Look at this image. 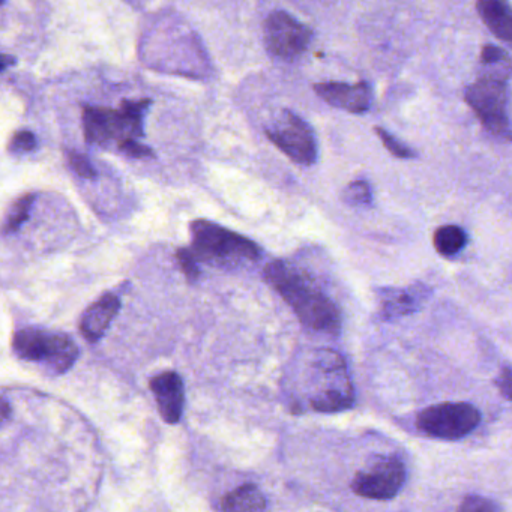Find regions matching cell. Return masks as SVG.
Here are the masks:
<instances>
[{
	"instance_id": "8992f818",
	"label": "cell",
	"mask_w": 512,
	"mask_h": 512,
	"mask_svg": "<svg viewBox=\"0 0 512 512\" xmlns=\"http://www.w3.org/2000/svg\"><path fill=\"white\" fill-rule=\"evenodd\" d=\"M506 83L508 82L479 76L475 83L467 86L464 100L493 136L511 142L512 124L508 110L509 89Z\"/></svg>"
},
{
	"instance_id": "e0dca14e",
	"label": "cell",
	"mask_w": 512,
	"mask_h": 512,
	"mask_svg": "<svg viewBox=\"0 0 512 512\" xmlns=\"http://www.w3.org/2000/svg\"><path fill=\"white\" fill-rule=\"evenodd\" d=\"M481 76L508 82L512 77V59L505 50L488 44L481 52Z\"/></svg>"
},
{
	"instance_id": "4fadbf2b",
	"label": "cell",
	"mask_w": 512,
	"mask_h": 512,
	"mask_svg": "<svg viewBox=\"0 0 512 512\" xmlns=\"http://www.w3.org/2000/svg\"><path fill=\"white\" fill-rule=\"evenodd\" d=\"M121 310V299L115 293H104L83 314L80 331L83 337L91 343H97L103 338L107 329L112 325Z\"/></svg>"
},
{
	"instance_id": "4316f807",
	"label": "cell",
	"mask_w": 512,
	"mask_h": 512,
	"mask_svg": "<svg viewBox=\"0 0 512 512\" xmlns=\"http://www.w3.org/2000/svg\"><path fill=\"white\" fill-rule=\"evenodd\" d=\"M496 386L499 388L500 394L506 400L512 401V367L511 365H503L500 370L499 377L496 379Z\"/></svg>"
},
{
	"instance_id": "603a6c76",
	"label": "cell",
	"mask_w": 512,
	"mask_h": 512,
	"mask_svg": "<svg viewBox=\"0 0 512 512\" xmlns=\"http://www.w3.org/2000/svg\"><path fill=\"white\" fill-rule=\"evenodd\" d=\"M176 259H178L179 268L184 272L187 280L190 281V283H196L200 278V269L193 251H191L190 248H181V250H178V253H176Z\"/></svg>"
},
{
	"instance_id": "277c9868",
	"label": "cell",
	"mask_w": 512,
	"mask_h": 512,
	"mask_svg": "<svg viewBox=\"0 0 512 512\" xmlns=\"http://www.w3.org/2000/svg\"><path fill=\"white\" fill-rule=\"evenodd\" d=\"M151 103V100L124 101L118 110L83 107L82 122L86 142L106 145L112 140L121 143L128 139H139L145 134L143 119Z\"/></svg>"
},
{
	"instance_id": "2e32d148",
	"label": "cell",
	"mask_w": 512,
	"mask_h": 512,
	"mask_svg": "<svg viewBox=\"0 0 512 512\" xmlns=\"http://www.w3.org/2000/svg\"><path fill=\"white\" fill-rule=\"evenodd\" d=\"M221 508L224 512H265L266 499L256 485L245 484L227 493Z\"/></svg>"
},
{
	"instance_id": "9a60e30c",
	"label": "cell",
	"mask_w": 512,
	"mask_h": 512,
	"mask_svg": "<svg viewBox=\"0 0 512 512\" xmlns=\"http://www.w3.org/2000/svg\"><path fill=\"white\" fill-rule=\"evenodd\" d=\"M479 17L503 43L512 47V7L500 0H482L476 4Z\"/></svg>"
},
{
	"instance_id": "ba28073f",
	"label": "cell",
	"mask_w": 512,
	"mask_h": 512,
	"mask_svg": "<svg viewBox=\"0 0 512 512\" xmlns=\"http://www.w3.org/2000/svg\"><path fill=\"white\" fill-rule=\"evenodd\" d=\"M406 482V466L398 455H376L359 470L352 481L358 496L371 500H389L398 496Z\"/></svg>"
},
{
	"instance_id": "d4e9b609",
	"label": "cell",
	"mask_w": 512,
	"mask_h": 512,
	"mask_svg": "<svg viewBox=\"0 0 512 512\" xmlns=\"http://www.w3.org/2000/svg\"><path fill=\"white\" fill-rule=\"evenodd\" d=\"M37 148V137L32 131H17L11 139L10 151L14 154H28Z\"/></svg>"
},
{
	"instance_id": "d6986e66",
	"label": "cell",
	"mask_w": 512,
	"mask_h": 512,
	"mask_svg": "<svg viewBox=\"0 0 512 512\" xmlns=\"http://www.w3.org/2000/svg\"><path fill=\"white\" fill-rule=\"evenodd\" d=\"M35 196L34 194H26V196L20 197L14 205L11 206L8 211L7 218L4 223L5 235H11L16 233L23 224L28 221L29 215H31L32 206H34Z\"/></svg>"
},
{
	"instance_id": "5b68a950",
	"label": "cell",
	"mask_w": 512,
	"mask_h": 512,
	"mask_svg": "<svg viewBox=\"0 0 512 512\" xmlns=\"http://www.w3.org/2000/svg\"><path fill=\"white\" fill-rule=\"evenodd\" d=\"M13 349L19 358L37 362L52 374H64L79 358V347L70 335L38 328L20 329Z\"/></svg>"
},
{
	"instance_id": "44dd1931",
	"label": "cell",
	"mask_w": 512,
	"mask_h": 512,
	"mask_svg": "<svg viewBox=\"0 0 512 512\" xmlns=\"http://www.w3.org/2000/svg\"><path fill=\"white\" fill-rule=\"evenodd\" d=\"M374 131H376L377 137L382 140L383 146H385L394 157L401 158V160H412V158H415V151L410 149L409 146L404 145L401 140H398L394 134L389 133L385 128L376 127Z\"/></svg>"
},
{
	"instance_id": "9c48e42d",
	"label": "cell",
	"mask_w": 512,
	"mask_h": 512,
	"mask_svg": "<svg viewBox=\"0 0 512 512\" xmlns=\"http://www.w3.org/2000/svg\"><path fill=\"white\" fill-rule=\"evenodd\" d=\"M268 139L299 166H313L317 161V142L304 119L284 110L277 122L266 128Z\"/></svg>"
},
{
	"instance_id": "30bf717a",
	"label": "cell",
	"mask_w": 512,
	"mask_h": 512,
	"mask_svg": "<svg viewBox=\"0 0 512 512\" xmlns=\"http://www.w3.org/2000/svg\"><path fill=\"white\" fill-rule=\"evenodd\" d=\"M313 32L286 11H274L265 22V44L275 58L292 59L304 55Z\"/></svg>"
},
{
	"instance_id": "5bb4252c",
	"label": "cell",
	"mask_w": 512,
	"mask_h": 512,
	"mask_svg": "<svg viewBox=\"0 0 512 512\" xmlns=\"http://www.w3.org/2000/svg\"><path fill=\"white\" fill-rule=\"evenodd\" d=\"M427 298L424 286L406 287V289L383 290L380 293V316L385 320L400 319L415 313Z\"/></svg>"
},
{
	"instance_id": "7c38bea8",
	"label": "cell",
	"mask_w": 512,
	"mask_h": 512,
	"mask_svg": "<svg viewBox=\"0 0 512 512\" xmlns=\"http://www.w3.org/2000/svg\"><path fill=\"white\" fill-rule=\"evenodd\" d=\"M151 391L158 410L167 424H176L184 413L185 391L181 376L175 371H164L151 379Z\"/></svg>"
},
{
	"instance_id": "484cf974",
	"label": "cell",
	"mask_w": 512,
	"mask_h": 512,
	"mask_svg": "<svg viewBox=\"0 0 512 512\" xmlns=\"http://www.w3.org/2000/svg\"><path fill=\"white\" fill-rule=\"evenodd\" d=\"M119 149L124 152L128 157L137 158V160H142V158H154V151L148 146L140 145L137 140L128 139L124 140V142L118 143Z\"/></svg>"
},
{
	"instance_id": "7402d4cb",
	"label": "cell",
	"mask_w": 512,
	"mask_h": 512,
	"mask_svg": "<svg viewBox=\"0 0 512 512\" xmlns=\"http://www.w3.org/2000/svg\"><path fill=\"white\" fill-rule=\"evenodd\" d=\"M67 160L70 163L71 169L76 172L83 179L97 178V170L92 166L91 160L85 154H80L77 151H68Z\"/></svg>"
},
{
	"instance_id": "7a4b0ae2",
	"label": "cell",
	"mask_w": 512,
	"mask_h": 512,
	"mask_svg": "<svg viewBox=\"0 0 512 512\" xmlns=\"http://www.w3.org/2000/svg\"><path fill=\"white\" fill-rule=\"evenodd\" d=\"M190 233L193 239L190 250L197 262L232 269L262 259V248L256 242L220 224L196 220L191 223Z\"/></svg>"
},
{
	"instance_id": "cb8c5ba5",
	"label": "cell",
	"mask_w": 512,
	"mask_h": 512,
	"mask_svg": "<svg viewBox=\"0 0 512 512\" xmlns=\"http://www.w3.org/2000/svg\"><path fill=\"white\" fill-rule=\"evenodd\" d=\"M458 512H499V506L488 497L467 496L461 502Z\"/></svg>"
},
{
	"instance_id": "8fae6325",
	"label": "cell",
	"mask_w": 512,
	"mask_h": 512,
	"mask_svg": "<svg viewBox=\"0 0 512 512\" xmlns=\"http://www.w3.org/2000/svg\"><path fill=\"white\" fill-rule=\"evenodd\" d=\"M314 91L329 106L355 113V115L368 112L373 103V92L370 85L365 82L355 83V85L338 82L317 83L314 85Z\"/></svg>"
},
{
	"instance_id": "6da1fadb",
	"label": "cell",
	"mask_w": 512,
	"mask_h": 512,
	"mask_svg": "<svg viewBox=\"0 0 512 512\" xmlns=\"http://www.w3.org/2000/svg\"><path fill=\"white\" fill-rule=\"evenodd\" d=\"M263 275L266 283L292 307L302 325L325 334L340 332V310L322 290L314 287L304 272L283 260H274L266 266Z\"/></svg>"
},
{
	"instance_id": "ffe728a7",
	"label": "cell",
	"mask_w": 512,
	"mask_h": 512,
	"mask_svg": "<svg viewBox=\"0 0 512 512\" xmlns=\"http://www.w3.org/2000/svg\"><path fill=\"white\" fill-rule=\"evenodd\" d=\"M343 199L349 205L368 208L373 205V190L367 181H353L344 190Z\"/></svg>"
},
{
	"instance_id": "ac0fdd59",
	"label": "cell",
	"mask_w": 512,
	"mask_h": 512,
	"mask_svg": "<svg viewBox=\"0 0 512 512\" xmlns=\"http://www.w3.org/2000/svg\"><path fill=\"white\" fill-rule=\"evenodd\" d=\"M434 248L443 257H455L466 248L467 235L461 227L442 226L434 232Z\"/></svg>"
},
{
	"instance_id": "3957f363",
	"label": "cell",
	"mask_w": 512,
	"mask_h": 512,
	"mask_svg": "<svg viewBox=\"0 0 512 512\" xmlns=\"http://www.w3.org/2000/svg\"><path fill=\"white\" fill-rule=\"evenodd\" d=\"M310 404L323 413L343 412L355 403V389L346 362L334 350H317L313 356Z\"/></svg>"
},
{
	"instance_id": "52a82bcc",
	"label": "cell",
	"mask_w": 512,
	"mask_h": 512,
	"mask_svg": "<svg viewBox=\"0 0 512 512\" xmlns=\"http://www.w3.org/2000/svg\"><path fill=\"white\" fill-rule=\"evenodd\" d=\"M481 412L470 403H440L419 412L416 425L436 439L457 440L476 430Z\"/></svg>"
}]
</instances>
